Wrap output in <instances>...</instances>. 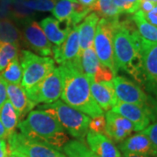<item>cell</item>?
I'll list each match as a JSON object with an SVG mask.
<instances>
[{
  "label": "cell",
  "instance_id": "6da1fadb",
  "mask_svg": "<svg viewBox=\"0 0 157 157\" xmlns=\"http://www.w3.org/2000/svg\"><path fill=\"white\" fill-rule=\"evenodd\" d=\"M132 19L118 20L113 36V57L117 70L121 69L130 74L142 84V58L140 54L141 37L133 25Z\"/></svg>",
  "mask_w": 157,
  "mask_h": 157
},
{
  "label": "cell",
  "instance_id": "7a4b0ae2",
  "mask_svg": "<svg viewBox=\"0 0 157 157\" xmlns=\"http://www.w3.org/2000/svg\"><path fill=\"white\" fill-rule=\"evenodd\" d=\"M59 68L63 78L62 101L90 117L103 115V110L92 96L89 80L80 66V56L74 61L59 66Z\"/></svg>",
  "mask_w": 157,
  "mask_h": 157
},
{
  "label": "cell",
  "instance_id": "3957f363",
  "mask_svg": "<svg viewBox=\"0 0 157 157\" xmlns=\"http://www.w3.org/2000/svg\"><path fill=\"white\" fill-rule=\"evenodd\" d=\"M17 128L25 137L44 142L58 150L63 149L69 141L66 130L57 118L45 110L31 111L18 122Z\"/></svg>",
  "mask_w": 157,
  "mask_h": 157
},
{
  "label": "cell",
  "instance_id": "277c9868",
  "mask_svg": "<svg viewBox=\"0 0 157 157\" xmlns=\"http://www.w3.org/2000/svg\"><path fill=\"white\" fill-rule=\"evenodd\" d=\"M39 109L53 114L68 134L79 141L85 142L89 132L91 119L88 115L59 100L51 104L40 105Z\"/></svg>",
  "mask_w": 157,
  "mask_h": 157
},
{
  "label": "cell",
  "instance_id": "5b68a950",
  "mask_svg": "<svg viewBox=\"0 0 157 157\" xmlns=\"http://www.w3.org/2000/svg\"><path fill=\"white\" fill-rule=\"evenodd\" d=\"M19 61L22 67L21 86L25 92L39 84L53 68H55V61L53 59L37 55L27 50L21 51Z\"/></svg>",
  "mask_w": 157,
  "mask_h": 157
},
{
  "label": "cell",
  "instance_id": "8992f818",
  "mask_svg": "<svg viewBox=\"0 0 157 157\" xmlns=\"http://www.w3.org/2000/svg\"><path fill=\"white\" fill-rule=\"evenodd\" d=\"M119 20H109L100 18L96 26V32L94 39V48L101 64L107 67L116 75L118 70L115 66L113 57V36L115 24Z\"/></svg>",
  "mask_w": 157,
  "mask_h": 157
},
{
  "label": "cell",
  "instance_id": "52a82bcc",
  "mask_svg": "<svg viewBox=\"0 0 157 157\" xmlns=\"http://www.w3.org/2000/svg\"><path fill=\"white\" fill-rule=\"evenodd\" d=\"M63 78L60 68H53L39 84L29 91L26 94L35 105L51 104L59 100L61 96Z\"/></svg>",
  "mask_w": 157,
  "mask_h": 157
},
{
  "label": "cell",
  "instance_id": "ba28073f",
  "mask_svg": "<svg viewBox=\"0 0 157 157\" xmlns=\"http://www.w3.org/2000/svg\"><path fill=\"white\" fill-rule=\"evenodd\" d=\"M113 84L118 101L144 107L151 113L152 118H155L156 102L149 99L140 86L122 76H115L113 78Z\"/></svg>",
  "mask_w": 157,
  "mask_h": 157
},
{
  "label": "cell",
  "instance_id": "9c48e42d",
  "mask_svg": "<svg viewBox=\"0 0 157 157\" xmlns=\"http://www.w3.org/2000/svg\"><path fill=\"white\" fill-rule=\"evenodd\" d=\"M7 141L9 150L21 152L28 157H67L56 148L17 132L10 135Z\"/></svg>",
  "mask_w": 157,
  "mask_h": 157
},
{
  "label": "cell",
  "instance_id": "30bf717a",
  "mask_svg": "<svg viewBox=\"0 0 157 157\" xmlns=\"http://www.w3.org/2000/svg\"><path fill=\"white\" fill-rule=\"evenodd\" d=\"M140 54L142 58V85L157 99V43L141 38Z\"/></svg>",
  "mask_w": 157,
  "mask_h": 157
},
{
  "label": "cell",
  "instance_id": "8fae6325",
  "mask_svg": "<svg viewBox=\"0 0 157 157\" xmlns=\"http://www.w3.org/2000/svg\"><path fill=\"white\" fill-rule=\"evenodd\" d=\"M21 35L26 45L40 56L49 57L52 55L53 45L46 38L39 23L32 20V18L24 21Z\"/></svg>",
  "mask_w": 157,
  "mask_h": 157
},
{
  "label": "cell",
  "instance_id": "7c38bea8",
  "mask_svg": "<svg viewBox=\"0 0 157 157\" xmlns=\"http://www.w3.org/2000/svg\"><path fill=\"white\" fill-rule=\"evenodd\" d=\"M111 111L128 120L133 124L135 131H143L148 127L152 120L151 113L147 109L135 104L118 101Z\"/></svg>",
  "mask_w": 157,
  "mask_h": 157
},
{
  "label": "cell",
  "instance_id": "4fadbf2b",
  "mask_svg": "<svg viewBox=\"0 0 157 157\" xmlns=\"http://www.w3.org/2000/svg\"><path fill=\"white\" fill-rule=\"evenodd\" d=\"M53 60L62 66L76 60L80 56L78 41V25L74 26L67 39L60 45H55L52 49Z\"/></svg>",
  "mask_w": 157,
  "mask_h": 157
},
{
  "label": "cell",
  "instance_id": "5bb4252c",
  "mask_svg": "<svg viewBox=\"0 0 157 157\" xmlns=\"http://www.w3.org/2000/svg\"><path fill=\"white\" fill-rule=\"evenodd\" d=\"M107 134L106 136L115 142H122L135 130L133 124L123 116L111 110L106 113Z\"/></svg>",
  "mask_w": 157,
  "mask_h": 157
},
{
  "label": "cell",
  "instance_id": "9a60e30c",
  "mask_svg": "<svg viewBox=\"0 0 157 157\" xmlns=\"http://www.w3.org/2000/svg\"><path fill=\"white\" fill-rule=\"evenodd\" d=\"M123 153H129L148 157H157V147L143 133L128 137L120 144Z\"/></svg>",
  "mask_w": 157,
  "mask_h": 157
},
{
  "label": "cell",
  "instance_id": "2e32d148",
  "mask_svg": "<svg viewBox=\"0 0 157 157\" xmlns=\"http://www.w3.org/2000/svg\"><path fill=\"white\" fill-rule=\"evenodd\" d=\"M90 90L94 101L103 111H109L118 103L113 81L95 82L89 80Z\"/></svg>",
  "mask_w": 157,
  "mask_h": 157
},
{
  "label": "cell",
  "instance_id": "e0dca14e",
  "mask_svg": "<svg viewBox=\"0 0 157 157\" xmlns=\"http://www.w3.org/2000/svg\"><path fill=\"white\" fill-rule=\"evenodd\" d=\"M6 94L12 107L17 112L19 121H22L36 105L31 101L21 85L7 83Z\"/></svg>",
  "mask_w": 157,
  "mask_h": 157
},
{
  "label": "cell",
  "instance_id": "ac0fdd59",
  "mask_svg": "<svg viewBox=\"0 0 157 157\" xmlns=\"http://www.w3.org/2000/svg\"><path fill=\"white\" fill-rule=\"evenodd\" d=\"M86 140L88 148L98 157H121L119 149L106 135L89 131Z\"/></svg>",
  "mask_w": 157,
  "mask_h": 157
},
{
  "label": "cell",
  "instance_id": "d6986e66",
  "mask_svg": "<svg viewBox=\"0 0 157 157\" xmlns=\"http://www.w3.org/2000/svg\"><path fill=\"white\" fill-rule=\"evenodd\" d=\"M100 20V17L95 12H93L85 17L82 23L78 25V41L79 53L90 46L94 45L96 26Z\"/></svg>",
  "mask_w": 157,
  "mask_h": 157
},
{
  "label": "cell",
  "instance_id": "ffe728a7",
  "mask_svg": "<svg viewBox=\"0 0 157 157\" xmlns=\"http://www.w3.org/2000/svg\"><path fill=\"white\" fill-rule=\"evenodd\" d=\"M39 25L45 33L48 40L55 45H61L67 39L69 34L62 31L58 24V20L53 17H45L43 20H41Z\"/></svg>",
  "mask_w": 157,
  "mask_h": 157
},
{
  "label": "cell",
  "instance_id": "44dd1931",
  "mask_svg": "<svg viewBox=\"0 0 157 157\" xmlns=\"http://www.w3.org/2000/svg\"><path fill=\"white\" fill-rule=\"evenodd\" d=\"M80 66L88 80H94L96 72L101 66L93 46H90L80 53Z\"/></svg>",
  "mask_w": 157,
  "mask_h": 157
},
{
  "label": "cell",
  "instance_id": "7402d4cb",
  "mask_svg": "<svg viewBox=\"0 0 157 157\" xmlns=\"http://www.w3.org/2000/svg\"><path fill=\"white\" fill-rule=\"evenodd\" d=\"M137 26V32L143 39L147 41L157 43V27L146 20L144 13L140 10L133 14L131 17Z\"/></svg>",
  "mask_w": 157,
  "mask_h": 157
},
{
  "label": "cell",
  "instance_id": "603a6c76",
  "mask_svg": "<svg viewBox=\"0 0 157 157\" xmlns=\"http://www.w3.org/2000/svg\"><path fill=\"white\" fill-rule=\"evenodd\" d=\"M0 121L6 128L8 137L16 132L19 120L16 110L9 100H6L0 107Z\"/></svg>",
  "mask_w": 157,
  "mask_h": 157
},
{
  "label": "cell",
  "instance_id": "cb8c5ba5",
  "mask_svg": "<svg viewBox=\"0 0 157 157\" xmlns=\"http://www.w3.org/2000/svg\"><path fill=\"white\" fill-rule=\"evenodd\" d=\"M91 11H94L101 18L109 20L118 19L123 13L115 5L114 0H97L95 4L91 7Z\"/></svg>",
  "mask_w": 157,
  "mask_h": 157
},
{
  "label": "cell",
  "instance_id": "d4e9b609",
  "mask_svg": "<svg viewBox=\"0 0 157 157\" xmlns=\"http://www.w3.org/2000/svg\"><path fill=\"white\" fill-rule=\"evenodd\" d=\"M22 35L11 18L0 19V42L19 45Z\"/></svg>",
  "mask_w": 157,
  "mask_h": 157
},
{
  "label": "cell",
  "instance_id": "484cf974",
  "mask_svg": "<svg viewBox=\"0 0 157 157\" xmlns=\"http://www.w3.org/2000/svg\"><path fill=\"white\" fill-rule=\"evenodd\" d=\"M18 51L19 45L0 42V73H2L14 59L18 58Z\"/></svg>",
  "mask_w": 157,
  "mask_h": 157
},
{
  "label": "cell",
  "instance_id": "4316f807",
  "mask_svg": "<svg viewBox=\"0 0 157 157\" xmlns=\"http://www.w3.org/2000/svg\"><path fill=\"white\" fill-rule=\"evenodd\" d=\"M63 151L67 157H98L79 140H69L63 147Z\"/></svg>",
  "mask_w": 157,
  "mask_h": 157
},
{
  "label": "cell",
  "instance_id": "83f0119b",
  "mask_svg": "<svg viewBox=\"0 0 157 157\" xmlns=\"http://www.w3.org/2000/svg\"><path fill=\"white\" fill-rule=\"evenodd\" d=\"M1 77L10 84L21 85L22 80V67L20 65L19 58L14 59L1 73Z\"/></svg>",
  "mask_w": 157,
  "mask_h": 157
},
{
  "label": "cell",
  "instance_id": "f1b7e54d",
  "mask_svg": "<svg viewBox=\"0 0 157 157\" xmlns=\"http://www.w3.org/2000/svg\"><path fill=\"white\" fill-rule=\"evenodd\" d=\"M25 0H11V17L17 21H25L31 19L34 15V11L25 6Z\"/></svg>",
  "mask_w": 157,
  "mask_h": 157
},
{
  "label": "cell",
  "instance_id": "f546056e",
  "mask_svg": "<svg viewBox=\"0 0 157 157\" xmlns=\"http://www.w3.org/2000/svg\"><path fill=\"white\" fill-rule=\"evenodd\" d=\"M75 0H59L52 10V14L58 20L70 18L73 14V3Z\"/></svg>",
  "mask_w": 157,
  "mask_h": 157
},
{
  "label": "cell",
  "instance_id": "4dcf8cb0",
  "mask_svg": "<svg viewBox=\"0 0 157 157\" xmlns=\"http://www.w3.org/2000/svg\"><path fill=\"white\" fill-rule=\"evenodd\" d=\"M57 0H25V6L29 9L37 11H52Z\"/></svg>",
  "mask_w": 157,
  "mask_h": 157
},
{
  "label": "cell",
  "instance_id": "1f68e13d",
  "mask_svg": "<svg viewBox=\"0 0 157 157\" xmlns=\"http://www.w3.org/2000/svg\"><path fill=\"white\" fill-rule=\"evenodd\" d=\"M89 129L91 132L106 135L107 134V121H106L104 114L93 117L92 120H90Z\"/></svg>",
  "mask_w": 157,
  "mask_h": 157
},
{
  "label": "cell",
  "instance_id": "d6a6232c",
  "mask_svg": "<svg viewBox=\"0 0 157 157\" xmlns=\"http://www.w3.org/2000/svg\"><path fill=\"white\" fill-rule=\"evenodd\" d=\"M140 1V0H114V3L123 13L134 14L139 11Z\"/></svg>",
  "mask_w": 157,
  "mask_h": 157
},
{
  "label": "cell",
  "instance_id": "836d02e7",
  "mask_svg": "<svg viewBox=\"0 0 157 157\" xmlns=\"http://www.w3.org/2000/svg\"><path fill=\"white\" fill-rule=\"evenodd\" d=\"M116 75L113 73L112 70L101 65L94 77V81L98 82V83L104 82V81H113V78Z\"/></svg>",
  "mask_w": 157,
  "mask_h": 157
},
{
  "label": "cell",
  "instance_id": "e575fe53",
  "mask_svg": "<svg viewBox=\"0 0 157 157\" xmlns=\"http://www.w3.org/2000/svg\"><path fill=\"white\" fill-rule=\"evenodd\" d=\"M11 18V0H0V19Z\"/></svg>",
  "mask_w": 157,
  "mask_h": 157
},
{
  "label": "cell",
  "instance_id": "d590c367",
  "mask_svg": "<svg viewBox=\"0 0 157 157\" xmlns=\"http://www.w3.org/2000/svg\"><path fill=\"white\" fill-rule=\"evenodd\" d=\"M142 133L145 134L152 142L157 147V121L146 128L142 131Z\"/></svg>",
  "mask_w": 157,
  "mask_h": 157
},
{
  "label": "cell",
  "instance_id": "8d00e7d4",
  "mask_svg": "<svg viewBox=\"0 0 157 157\" xmlns=\"http://www.w3.org/2000/svg\"><path fill=\"white\" fill-rule=\"evenodd\" d=\"M155 3L148 1V0H140V5H139V10L140 11H142L144 14L148 13L149 11H151L154 7L155 6Z\"/></svg>",
  "mask_w": 157,
  "mask_h": 157
},
{
  "label": "cell",
  "instance_id": "74e56055",
  "mask_svg": "<svg viewBox=\"0 0 157 157\" xmlns=\"http://www.w3.org/2000/svg\"><path fill=\"white\" fill-rule=\"evenodd\" d=\"M144 17H145L147 22L150 23L151 25L157 27V4L151 11L144 14Z\"/></svg>",
  "mask_w": 157,
  "mask_h": 157
},
{
  "label": "cell",
  "instance_id": "f35d334b",
  "mask_svg": "<svg viewBox=\"0 0 157 157\" xmlns=\"http://www.w3.org/2000/svg\"><path fill=\"white\" fill-rule=\"evenodd\" d=\"M6 86H7L6 81L0 75V107L4 104V102L7 100Z\"/></svg>",
  "mask_w": 157,
  "mask_h": 157
},
{
  "label": "cell",
  "instance_id": "ab89813d",
  "mask_svg": "<svg viewBox=\"0 0 157 157\" xmlns=\"http://www.w3.org/2000/svg\"><path fill=\"white\" fill-rule=\"evenodd\" d=\"M0 157H9V148L7 143L0 145Z\"/></svg>",
  "mask_w": 157,
  "mask_h": 157
},
{
  "label": "cell",
  "instance_id": "60d3db41",
  "mask_svg": "<svg viewBox=\"0 0 157 157\" xmlns=\"http://www.w3.org/2000/svg\"><path fill=\"white\" fill-rule=\"evenodd\" d=\"M78 1L82 6H84L85 7H87V8H90V9L97 2V0H78Z\"/></svg>",
  "mask_w": 157,
  "mask_h": 157
},
{
  "label": "cell",
  "instance_id": "b9f144b4",
  "mask_svg": "<svg viewBox=\"0 0 157 157\" xmlns=\"http://www.w3.org/2000/svg\"><path fill=\"white\" fill-rule=\"evenodd\" d=\"M9 157H28L21 152L16 150H9Z\"/></svg>",
  "mask_w": 157,
  "mask_h": 157
},
{
  "label": "cell",
  "instance_id": "7bdbcfd3",
  "mask_svg": "<svg viewBox=\"0 0 157 157\" xmlns=\"http://www.w3.org/2000/svg\"><path fill=\"white\" fill-rule=\"evenodd\" d=\"M123 157H148L140 155H135V154H129V153H123Z\"/></svg>",
  "mask_w": 157,
  "mask_h": 157
},
{
  "label": "cell",
  "instance_id": "ee69618b",
  "mask_svg": "<svg viewBox=\"0 0 157 157\" xmlns=\"http://www.w3.org/2000/svg\"><path fill=\"white\" fill-rule=\"evenodd\" d=\"M5 143H6V140L0 139V145H3V144H5Z\"/></svg>",
  "mask_w": 157,
  "mask_h": 157
},
{
  "label": "cell",
  "instance_id": "f6af8a7d",
  "mask_svg": "<svg viewBox=\"0 0 157 157\" xmlns=\"http://www.w3.org/2000/svg\"><path fill=\"white\" fill-rule=\"evenodd\" d=\"M148 1H151V2H154V3L157 4V0H148Z\"/></svg>",
  "mask_w": 157,
  "mask_h": 157
}]
</instances>
